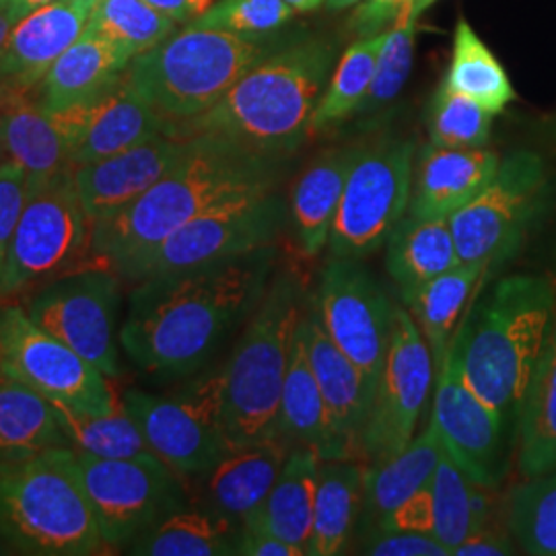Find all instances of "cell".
I'll return each instance as SVG.
<instances>
[{"instance_id":"cell-59","label":"cell","mask_w":556,"mask_h":556,"mask_svg":"<svg viewBox=\"0 0 556 556\" xmlns=\"http://www.w3.org/2000/svg\"><path fill=\"white\" fill-rule=\"evenodd\" d=\"M11 4V0H0V9H7Z\"/></svg>"},{"instance_id":"cell-41","label":"cell","mask_w":556,"mask_h":556,"mask_svg":"<svg viewBox=\"0 0 556 556\" xmlns=\"http://www.w3.org/2000/svg\"><path fill=\"white\" fill-rule=\"evenodd\" d=\"M507 530L534 556H556V470L526 478L507 501Z\"/></svg>"},{"instance_id":"cell-28","label":"cell","mask_w":556,"mask_h":556,"mask_svg":"<svg viewBox=\"0 0 556 556\" xmlns=\"http://www.w3.org/2000/svg\"><path fill=\"white\" fill-rule=\"evenodd\" d=\"M27 96L29 91L9 85L0 103V151L7 160L20 163L31 184L54 178L71 169L73 163L54 118Z\"/></svg>"},{"instance_id":"cell-21","label":"cell","mask_w":556,"mask_h":556,"mask_svg":"<svg viewBox=\"0 0 556 556\" xmlns=\"http://www.w3.org/2000/svg\"><path fill=\"white\" fill-rule=\"evenodd\" d=\"M100 0H56L17 21L0 56V80L31 91L85 34Z\"/></svg>"},{"instance_id":"cell-29","label":"cell","mask_w":556,"mask_h":556,"mask_svg":"<svg viewBox=\"0 0 556 556\" xmlns=\"http://www.w3.org/2000/svg\"><path fill=\"white\" fill-rule=\"evenodd\" d=\"M278 435L287 439L293 447L316 452L319 459H353L349 447L334 431L299 328L280 397Z\"/></svg>"},{"instance_id":"cell-48","label":"cell","mask_w":556,"mask_h":556,"mask_svg":"<svg viewBox=\"0 0 556 556\" xmlns=\"http://www.w3.org/2000/svg\"><path fill=\"white\" fill-rule=\"evenodd\" d=\"M379 528L400 530V532H417V534H433L435 503H433L431 484L417 491L413 497L402 501L396 509L379 523Z\"/></svg>"},{"instance_id":"cell-52","label":"cell","mask_w":556,"mask_h":556,"mask_svg":"<svg viewBox=\"0 0 556 556\" xmlns=\"http://www.w3.org/2000/svg\"><path fill=\"white\" fill-rule=\"evenodd\" d=\"M153 9H157L169 20L176 21L178 25H188L192 21L199 20L211 7L213 0H144Z\"/></svg>"},{"instance_id":"cell-30","label":"cell","mask_w":556,"mask_h":556,"mask_svg":"<svg viewBox=\"0 0 556 556\" xmlns=\"http://www.w3.org/2000/svg\"><path fill=\"white\" fill-rule=\"evenodd\" d=\"M456 239L450 219H418L404 215L386 241V268L406 305L418 291L456 268Z\"/></svg>"},{"instance_id":"cell-31","label":"cell","mask_w":556,"mask_h":556,"mask_svg":"<svg viewBox=\"0 0 556 556\" xmlns=\"http://www.w3.org/2000/svg\"><path fill=\"white\" fill-rule=\"evenodd\" d=\"M445 447L433 422L396 456L365 468L361 528L379 526L402 501L431 484Z\"/></svg>"},{"instance_id":"cell-2","label":"cell","mask_w":556,"mask_h":556,"mask_svg":"<svg viewBox=\"0 0 556 556\" xmlns=\"http://www.w3.org/2000/svg\"><path fill=\"white\" fill-rule=\"evenodd\" d=\"M289 161L213 132L192 135L160 181L116 215L93 223L91 254L116 270L220 202L278 190Z\"/></svg>"},{"instance_id":"cell-38","label":"cell","mask_w":556,"mask_h":556,"mask_svg":"<svg viewBox=\"0 0 556 556\" xmlns=\"http://www.w3.org/2000/svg\"><path fill=\"white\" fill-rule=\"evenodd\" d=\"M388 40V31H379L374 36L358 38L338 60L334 73L328 80L324 93L318 101V108L312 116L309 137L330 130L338 124L353 118L358 105L367 96L371 80L376 75L379 52Z\"/></svg>"},{"instance_id":"cell-40","label":"cell","mask_w":556,"mask_h":556,"mask_svg":"<svg viewBox=\"0 0 556 556\" xmlns=\"http://www.w3.org/2000/svg\"><path fill=\"white\" fill-rule=\"evenodd\" d=\"M52 406L64 435L77 452L110 459L153 454L122 396L110 413H85L60 402H52Z\"/></svg>"},{"instance_id":"cell-11","label":"cell","mask_w":556,"mask_h":556,"mask_svg":"<svg viewBox=\"0 0 556 556\" xmlns=\"http://www.w3.org/2000/svg\"><path fill=\"white\" fill-rule=\"evenodd\" d=\"M415 174V140L383 135L361 142L344 184L328 252L337 258L374 256L408 211Z\"/></svg>"},{"instance_id":"cell-1","label":"cell","mask_w":556,"mask_h":556,"mask_svg":"<svg viewBox=\"0 0 556 556\" xmlns=\"http://www.w3.org/2000/svg\"><path fill=\"white\" fill-rule=\"evenodd\" d=\"M277 264V245L135 282L119 324L122 353L142 378L181 381L213 361L250 319Z\"/></svg>"},{"instance_id":"cell-15","label":"cell","mask_w":556,"mask_h":556,"mask_svg":"<svg viewBox=\"0 0 556 556\" xmlns=\"http://www.w3.org/2000/svg\"><path fill=\"white\" fill-rule=\"evenodd\" d=\"M0 371L85 413H110L119 402L110 378L40 328L23 305L0 309Z\"/></svg>"},{"instance_id":"cell-16","label":"cell","mask_w":556,"mask_h":556,"mask_svg":"<svg viewBox=\"0 0 556 556\" xmlns=\"http://www.w3.org/2000/svg\"><path fill=\"white\" fill-rule=\"evenodd\" d=\"M433 381L431 351L408 309L396 305L383 369L361 438L367 466L396 456L415 439Z\"/></svg>"},{"instance_id":"cell-43","label":"cell","mask_w":556,"mask_h":556,"mask_svg":"<svg viewBox=\"0 0 556 556\" xmlns=\"http://www.w3.org/2000/svg\"><path fill=\"white\" fill-rule=\"evenodd\" d=\"M495 114L478 101L452 89L445 80L439 85L427 112L429 142L445 149H480L491 139Z\"/></svg>"},{"instance_id":"cell-19","label":"cell","mask_w":556,"mask_h":556,"mask_svg":"<svg viewBox=\"0 0 556 556\" xmlns=\"http://www.w3.org/2000/svg\"><path fill=\"white\" fill-rule=\"evenodd\" d=\"M50 116L66 139L73 167L112 157L161 132L172 135V124L140 98L126 73L100 98Z\"/></svg>"},{"instance_id":"cell-56","label":"cell","mask_w":556,"mask_h":556,"mask_svg":"<svg viewBox=\"0 0 556 556\" xmlns=\"http://www.w3.org/2000/svg\"><path fill=\"white\" fill-rule=\"evenodd\" d=\"M438 0H408V7H410V11L415 13V15H422L431 4H435Z\"/></svg>"},{"instance_id":"cell-49","label":"cell","mask_w":556,"mask_h":556,"mask_svg":"<svg viewBox=\"0 0 556 556\" xmlns=\"http://www.w3.org/2000/svg\"><path fill=\"white\" fill-rule=\"evenodd\" d=\"M404 2L408 0H361L351 21V29L357 34L358 38L383 31L388 23L396 20Z\"/></svg>"},{"instance_id":"cell-18","label":"cell","mask_w":556,"mask_h":556,"mask_svg":"<svg viewBox=\"0 0 556 556\" xmlns=\"http://www.w3.org/2000/svg\"><path fill=\"white\" fill-rule=\"evenodd\" d=\"M431 422L457 466L478 484L495 491L507 477L509 456L517 445L516 433L470 388L452 351L435 378Z\"/></svg>"},{"instance_id":"cell-8","label":"cell","mask_w":556,"mask_h":556,"mask_svg":"<svg viewBox=\"0 0 556 556\" xmlns=\"http://www.w3.org/2000/svg\"><path fill=\"white\" fill-rule=\"evenodd\" d=\"M289 225V202L278 190L227 200L188 220L169 238L114 273L126 282L184 273L277 245Z\"/></svg>"},{"instance_id":"cell-44","label":"cell","mask_w":556,"mask_h":556,"mask_svg":"<svg viewBox=\"0 0 556 556\" xmlns=\"http://www.w3.org/2000/svg\"><path fill=\"white\" fill-rule=\"evenodd\" d=\"M418 20L420 17L410 11L408 2H404L394 20V27L388 31V40L379 52L371 87L361 101L355 116H376L386 105L396 100L400 91L404 89L413 71Z\"/></svg>"},{"instance_id":"cell-54","label":"cell","mask_w":556,"mask_h":556,"mask_svg":"<svg viewBox=\"0 0 556 556\" xmlns=\"http://www.w3.org/2000/svg\"><path fill=\"white\" fill-rule=\"evenodd\" d=\"M15 17L9 13V9H0V56H2V50L7 46V40L11 36V29L15 27Z\"/></svg>"},{"instance_id":"cell-39","label":"cell","mask_w":556,"mask_h":556,"mask_svg":"<svg viewBox=\"0 0 556 556\" xmlns=\"http://www.w3.org/2000/svg\"><path fill=\"white\" fill-rule=\"evenodd\" d=\"M443 80L495 116L516 100V89L505 68L466 20L457 21L452 64Z\"/></svg>"},{"instance_id":"cell-17","label":"cell","mask_w":556,"mask_h":556,"mask_svg":"<svg viewBox=\"0 0 556 556\" xmlns=\"http://www.w3.org/2000/svg\"><path fill=\"white\" fill-rule=\"evenodd\" d=\"M312 307L326 334L376 390L396 309L376 275L363 260L330 256Z\"/></svg>"},{"instance_id":"cell-35","label":"cell","mask_w":556,"mask_h":556,"mask_svg":"<svg viewBox=\"0 0 556 556\" xmlns=\"http://www.w3.org/2000/svg\"><path fill=\"white\" fill-rule=\"evenodd\" d=\"M73 447L48 397L0 371V459Z\"/></svg>"},{"instance_id":"cell-4","label":"cell","mask_w":556,"mask_h":556,"mask_svg":"<svg viewBox=\"0 0 556 556\" xmlns=\"http://www.w3.org/2000/svg\"><path fill=\"white\" fill-rule=\"evenodd\" d=\"M337 46L298 38L260 60L206 114L179 137L213 132L273 157H293L309 139V124L332 77Z\"/></svg>"},{"instance_id":"cell-7","label":"cell","mask_w":556,"mask_h":556,"mask_svg":"<svg viewBox=\"0 0 556 556\" xmlns=\"http://www.w3.org/2000/svg\"><path fill=\"white\" fill-rule=\"evenodd\" d=\"M270 38H243L190 23L132 59L126 77L140 98L172 124V135L179 137L181 126L206 114L275 50Z\"/></svg>"},{"instance_id":"cell-36","label":"cell","mask_w":556,"mask_h":556,"mask_svg":"<svg viewBox=\"0 0 556 556\" xmlns=\"http://www.w3.org/2000/svg\"><path fill=\"white\" fill-rule=\"evenodd\" d=\"M239 530L208 509L181 507L140 534L128 553L137 556L238 555Z\"/></svg>"},{"instance_id":"cell-45","label":"cell","mask_w":556,"mask_h":556,"mask_svg":"<svg viewBox=\"0 0 556 556\" xmlns=\"http://www.w3.org/2000/svg\"><path fill=\"white\" fill-rule=\"evenodd\" d=\"M293 15L295 11L285 0H217L192 25L223 29L243 38H270Z\"/></svg>"},{"instance_id":"cell-50","label":"cell","mask_w":556,"mask_h":556,"mask_svg":"<svg viewBox=\"0 0 556 556\" xmlns=\"http://www.w3.org/2000/svg\"><path fill=\"white\" fill-rule=\"evenodd\" d=\"M516 553V544L509 532L493 528L491 523L477 534L464 540L456 548V556H505Z\"/></svg>"},{"instance_id":"cell-25","label":"cell","mask_w":556,"mask_h":556,"mask_svg":"<svg viewBox=\"0 0 556 556\" xmlns=\"http://www.w3.org/2000/svg\"><path fill=\"white\" fill-rule=\"evenodd\" d=\"M358 151L361 142L328 149L295 181L289 199V227L303 258H316L328 248L344 184Z\"/></svg>"},{"instance_id":"cell-42","label":"cell","mask_w":556,"mask_h":556,"mask_svg":"<svg viewBox=\"0 0 556 556\" xmlns=\"http://www.w3.org/2000/svg\"><path fill=\"white\" fill-rule=\"evenodd\" d=\"M89 27L137 59L174 36L179 25L144 0H100Z\"/></svg>"},{"instance_id":"cell-57","label":"cell","mask_w":556,"mask_h":556,"mask_svg":"<svg viewBox=\"0 0 556 556\" xmlns=\"http://www.w3.org/2000/svg\"><path fill=\"white\" fill-rule=\"evenodd\" d=\"M361 0H326V7L330 11H344V9H351V7H357Z\"/></svg>"},{"instance_id":"cell-55","label":"cell","mask_w":556,"mask_h":556,"mask_svg":"<svg viewBox=\"0 0 556 556\" xmlns=\"http://www.w3.org/2000/svg\"><path fill=\"white\" fill-rule=\"evenodd\" d=\"M295 13H309L316 11L321 4H326V0H285Z\"/></svg>"},{"instance_id":"cell-20","label":"cell","mask_w":556,"mask_h":556,"mask_svg":"<svg viewBox=\"0 0 556 556\" xmlns=\"http://www.w3.org/2000/svg\"><path fill=\"white\" fill-rule=\"evenodd\" d=\"M190 137L161 132L105 160L73 167V179L91 223L108 219L142 197L186 153Z\"/></svg>"},{"instance_id":"cell-26","label":"cell","mask_w":556,"mask_h":556,"mask_svg":"<svg viewBox=\"0 0 556 556\" xmlns=\"http://www.w3.org/2000/svg\"><path fill=\"white\" fill-rule=\"evenodd\" d=\"M132 59L114 41L87 25L85 34L60 56L38 85L43 112L93 101L118 83Z\"/></svg>"},{"instance_id":"cell-3","label":"cell","mask_w":556,"mask_h":556,"mask_svg":"<svg viewBox=\"0 0 556 556\" xmlns=\"http://www.w3.org/2000/svg\"><path fill=\"white\" fill-rule=\"evenodd\" d=\"M556 316L548 277L501 278L459 321L450 351L462 376L516 433L523 400Z\"/></svg>"},{"instance_id":"cell-6","label":"cell","mask_w":556,"mask_h":556,"mask_svg":"<svg viewBox=\"0 0 556 556\" xmlns=\"http://www.w3.org/2000/svg\"><path fill=\"white\" fill-rule=\"evenodd\" d=\"M301 307L303 285L298 275L277 273L220 367L223 420L233 447L278 435L280 397Z\"/></svg>"},{"instance_id":"cell-33","label":"cell","mask_w":556,"mask_h":556,"mask_svg":"<svg viewBox=\"0 0 556 556\" xmlns=\"http://www.w3.org/2000/svg\"><path fill=\"white\" fill-rule=\"evenodd\" d=\"M365 466L355 459H319L312 555L342 553L363 511Z\"/></svg>"},{"instance_id":"cell-47","label":"cell","mask_w":556,"mask_h":556,"mask_svg":"<svg viewBox=\"0 0 556 556\" xmlns=\"http://www.w3.org/2000/svg\"><path fill=\"white\" fill-rule=\"evenodd\" d=\"M27 199V174L13 160L0 161V278Z\"/></svg>"},{"instance_id":"cell-34","label":"cell","mask_w":556,"mask_h":556,"mask_svg":"<svg viewBox=\"0 0 556 556\" xmlns=\"http://www.w3.org/2000/svg\"><path fill=\"white\" fill-rule=\"evenodd\" d=\"M516 450L521 477L556 470V316L523 400Z\"/></svg>"},{"instance_id":"cell-58","label":"cell","mask_w":556,"mask_h":556,"mask_svg":"<svg viewBox=\"0 0 556 556\" xmlns=\"http://www.w3.org/2000/svg\"><path fill=\"white\" fill-rule=\"evenodd\" d=\"M7 91H9V85H7V83H2V80H0V103H2V100H4V96H7Z\"/></svg>"},{"instance_id":"cell-27","label":"cell","mask_w":556,"mask_h":556,"mask_svg":"<svg viewBox=\"0 0 556 556\" xmlns=\"http://www.w3.org/2000/svg\"><path fill=\"white\" fill-rule=\"evenodd\" d=\"M319 457L307 447H293L277 482L241 530H262L312 555L314 505L318 486Z\"/></svg>"},{"instance_id":"cell-37","label":"cell","mask_w":556,"mask_h":556,"mask_svg":"<svg viewBox=\"0 0 556 556\" xmlns=\"http://www.w3.org/2000/svg\"><path fill=\"white\" fill-rule=\"evenodd\" d=\"M431 491L435 503L433 536L447 548L450 555L456 553L464 540L491 523L493 489L475 482L447 452L439 459Z\"/></svg>"},{"instance_id":"cell-10","label":"cell","mask_w":556,"mask_h":556,"mask_svg":"<svg viewBox=\"0 0 556 556\" xmlns=\"http://www.w3.org/2000/svg\"><path fill=\"white\" fill-rule=\"evenodd\" d=\"M91 231L73 167L54 178L27 181V199L0 278V299L66 275L91 252Z\"/></svg>"},{"instance_id":"cell-51","label":"cell","mask_w":556,"mask_h":556,"mask_svg":"<svg viewBox=\"0 0 556 556\" xmlns=\"http://www.w3.org/2000/svg\"><path fill=\"white\" fill-rule=\"evenodd\" d=\"M238 555L245 556H303L289 542L262 530H239Z\"/></svg>"},{"instance_id":"cell-22","label":"cell","mask_w":556,"mask_h":556,"mask_svg":"<svg viewBox=\"0 0 556 556\" xmlns=\"http://www.w3.org/2000/svg\"><path fill=\"white\" fill-rule=\"evenodd\" d=\"M498 163L501 157L486 147L445 149L429 142L418 153L406 215L450 219L491 184Z\"/></svg>"},{"instance_id":"cell-46","label":"cell","mask_w":556,"mask_h":556,"mask_svg":"<svg viewBox=\"0 0 556 556\" xmlns=\"http://www.w3.org/2000/svg\"><path fill=\"white\" fill-rule=\"evenodd\" d=\"M361 555L371 556H445L447 548L433 534L400 532L388 528H367L361 532Z\"/></svg>"},{"instance_id":"cell-13","label":"cell","mask_w":556,"mask_h":556,"mask_svg":"<svg viewBox=\"0 0 556 556\" xmlns=\"http://www.w3.org/2000/svg\"><path fill=\"white\" fill-rule=\"evenodd\" d=\"M77 459L108 548H128L163 517L188 507L186 480L155 454L110 459L77 452Z\"/></svg>"},{"instance_id":"cell-12","label":"cell","mask_w":556,"mask_h":556,"mask_svg":"<svg viewBox=\"0 0 556 556\" xmlns=\"http://www.w3.org/2000/svg\"><path fill=\"white\" fill-rule=\"evenodd\" d=\"M546 190L548 174L540 155L516 151L503 157L491 184L450 217L459 262L495 268L516 256L546 202Z\"/></svg>"},{"instance_id":"cell-14","label":"cell","mask_w":556,"mask_h":556,"mask_svg":"<svg viewBox=\"0 0 556 556\" xmlns=\"http://www.w3.org/2000/svg\"><path fill=\"white\" fill-rule=\"evenodd\" d=\"M105 268L52 278L23 307L40 328L77 351L105 378L119 379L124 374L119 346L122 278Z\"/></svg>"},{"instance_id":"cell-24","label":"cell","mask_w":556,"mask_h":556,"mask_svg":"<svg viewBox=\"0 0 556 556\" xmlns=\"http://www.w3.org/2000/svg\"><path fill=\"white\" fill-rule=\"evenodd\" d=\"M291 450L293 445L282 435L229 450L227 456L199 480L208 511L241 530L243 521L273 491Z\"/></svg>"},{"instance_id":"cell-32","label":"cell","mask_w":556,"mask_h":556,"mask_svg":"<svg viewBox=\"0 0 556 556\" xmlns=\"http://www.w3.org/2000/svg\"><path fill=\"white\" fill-rule=\"evenodd\" d=\"M489 270L491 266L484 264H457L456 268L427 282L404 305L431 351L435 378L447 358L462 314L477 298L478 287Z\"/></svg>"},{"instance_id":"cell-9","label":"cell","mask_w":556,"mask_h":556,"mask_svg":"<svg viewBox=\"0 0 556 556\" xmlns=\"http://www.w3.org/2000/svg\"><path fill=\"white\" fill-rule=\"evenodd\" d=\"M122 402L149 450L186 482H199L233 450L223 420L220 369L200 371L172 394L128 388Z\"/></svg>"},{"instance_id":"cell-23","label":"cell","mask_w":556,"mask_h":556,"mask_svg":"<svg viewBox=\"0 0 556 556\" xmlns=\"http://www.w3.org/2000/svg\"><path fill=\"white\" fill-rule=\"evenodd\" d=\"M299 330L305 340L307 358L314 376L318 379L319 392L332 418L334 431L349 447L353 459L363 462L361 438L376 390L357 365L326 334L314 307H309V312L301 316Z\"/></svg>"},{"instance_id":"cell-53","label":"cell","mask_w":556,"mask_h":556,"mask_svg":"<svg viewBox=\"0 0 556 556\" xmlns=\"http://www.w3.org/2000/svg\"><path fill=\"white\" fill-rule=\"evenodd\" d=\"M50 2H56V0H11V4L7 9L15 17V21H21L23 17H27L29 13L50 4Z\"/></svg>"},{"instance_id":"cell-5","label":"cell","mask_w":556,"mask_h":556,"mask_svg":"<svg viewBox=\"0 0 556 556\" xmlns=\"http://www.w3.org/2000/svg\"><path fill=\"white\" fill-rule=\"evenodd\" d=\"M0 538L25 555H101L105 546L73 447L0 459Z\"/></svg>"}]
</instances>
